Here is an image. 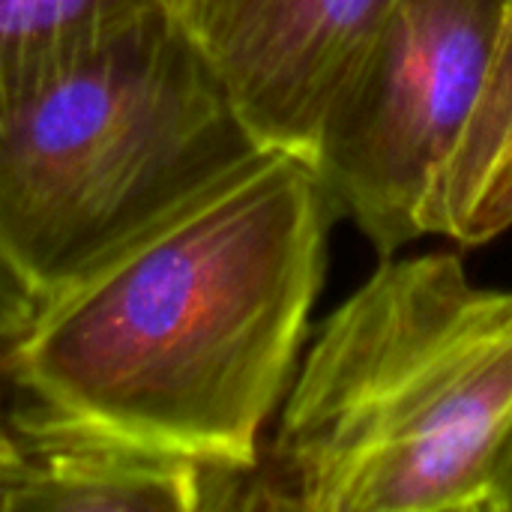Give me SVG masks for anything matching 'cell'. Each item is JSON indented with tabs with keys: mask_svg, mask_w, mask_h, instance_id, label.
<instances>
[{
	"mask_svg": "<svg viewBox=\"0 0 512 512\" xmlns=\"http://www.w3.org/2000/svg\"><path fill=\"white\" fill-rule=\"evenodd\" d=\"M36 309V297L24 288V282L0 261V351L24 330Z\"/></svg>",
	"mask_w": 512,
	"mask_h": 512,
	"instance_id": "obj_9",
	"label": "cell"
},
{
	"mask_svg": "<svg viewBox=\"0 0 512 512\" xmlns=\"http://www.w3.org/2000/svg\"><path fill=\"white\" fill-rule=\"evenodd\" d=\"M420 237L480 246L512 228V0L492 66L417 213Z\"/></svg>",
	"mask_w": 512,
	"mask_h": 512,
	"instance_id": "obj_7",
	"label": "cell"
},
{
	"mask_svg": "<svg viewBox=\"0 0 512 512\" xmlns=\"http://www.w3.org/2000/svg\"><path fill=\"white\" fill-rule=\"evenodd\" d=\"M504 512H512V477L510 486H507V498H504Z\"/></svg>",
	"mask_w": 512,
	"mask_h": 512,
	"instance_id": "obj_11",
	"label": "cell"
},
{
	"mask_svg": "<svg viewBox=\"0 0 512 512\" xmlns=\"http://www.w3.org/2000/svg\"><path fill=\"white\" fill-rule=\"evenodd\" d=\"M27 456L9 426V417L3 414L0 405V512L12 510L15 495L21 492V486L27 483Z\"/></svg>",
	"mask_w": 512,
	"mask_h": 512,
	"instance_id": "obj_10",
	"label": "cell"
},
{
	"mask_svg": "<svg viewBox=\"0 0 512 512\" xmlns=\"http://www.w3.org/2000/svg\"><path fill=\"white\" fill-rule=\"evenodd\" d=\"M177 0H0V102Z\"/></svg>",
	"mask_w": 512,
	"mask_h": 512,
	"instance_id": "obj_8",
	"label": "cell"
},
{
	"mask_svg": "<svg viewBox=\"0 0 512 512\" xmlns=\"http://www.w3.org/2000/svg\"><path fill=\"white\" fill-rule=\"evenodd\" d=\"M336 219L309 159L261 147L39 300L0 369L24 411L60 426L255 468Z\"/></svg>",
	"mask_w": 512,
	"mask_h": 512,
	"instance_id": "obj_1",
	"label": "cell"
},
{
	"mask_svg": "<svg viewBox=\"0 0 512 512\" xmlns=\"http://www.w3.org/2000/svg\"><path fill=\"white\" fill-rule=\"evenodd\" d=\"M510 477L512 291L384 255L294 375L249 510L504 512Z\"/></svg>",
	"mask_w": 512,
	"mask_h": 512,
	"instance_id": "obj_2",
	"label": "cell"
},
{
	"mask_svg": "<svg viewBox=\"0 0 512 512\" xmlns=\"http://www.w3.org/2000/svg\"><path fill=\"white\" fill-rule=\"evenodd\" d=\"M510 0H390L333 99L312 165L384 255L420 237V201L477 105Z\"/></svg>",
	"mask_w": 512,
	"mask_h": 512,
	"instance_id": "obj_4",
	"label": "cell"
},
{
	"mask_svg": "<svg viewBox=\"0 0 512 512\" xmlns=\"http://www.w3.org/2000/svg\"><path fill=\"white\" fill-rule=\"evenodd\" d=\"M9 426L30 465L9 512L228 510L243 471L60 426L24 408Z\"/></svg>",
	"mask_w": 512,
	"mask_h": 512,
	"instance_id": "obj_6",
	"label": "cell"
},
{
	"mask_svg": "<svg viewBox=\"0 0 512 512\" xmlns=\"http://www.w3.org/2000/svg\"><path fill=\"white\" fill-rule=\"evenodd\" d=\"M261 150L177 9L0 102V261L39 300Z\"/></svg>",
	"mask_w": 512,
	"mask_h": 512,
	"instance_id": "obj_3",
	"label": "cell"
},
{
	"mask_svg": "<svg viewBox=\"0 0 512 512\" xmlns=\"http://www.w3.org/2000/svg\"><path fill=\"white\" fill-rule=\"evenodd\" d=\"M390 0H177L234 114L264 150L312 162L321 126Z\"/></svg>",
	"mask_w": 512,
	"mask_h": 512,
	"instance_id": "obj_5",
	"label": "cell"
}]
</instances>
